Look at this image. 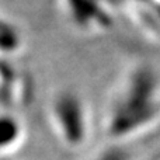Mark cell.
<instances>
[{"label": "cell", "instance_id": "6da1fadb", "mask_svg": "<svg viewBox=\"0 0 160 160\" xmlns=\"http://www.w3.org/2000/svg\"><path fill=\"white\" fill-rule=\"evenodd\" d=\"M22 138V125L13 114L0 111V153L13 150Z\"/></svg>", "mask_w": 160, "mask_h": 160}]
</instances>
